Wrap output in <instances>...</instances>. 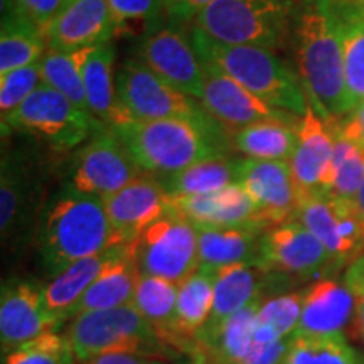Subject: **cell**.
<instances>
[{
  "instance_id": "6da1fadb",
  "label": "cell",
  "mask_w": 364,
  "mask_h": 364,
  "mask_svg": "<svg viewBox=\"0 0 364 364\" xmlns=\"http://www.w3.org/2000/svg\"><path fill=\"white\" fill-rule=\"evenodd\" d=\"M292 34L299 80L309 103L326 124L341 120L353 103L332 0H302L294 11Z\"/></svg>"
},
{
  "instance_id": "7a4b0ae2",
  "label": "cell",
  "mask_w": 364,
  "mask_h": 364,
  "mask_svg": "<svg viewBox=\"0 0 364 364\" xmlns=\"http://www.w3.org/2000/svg\"><path fill=\"white\" fill-rule=\"evenodd\" d=\"M112 130L136 166L157 177L177 174L209 159L228 157L233 145L225 127L215 118L125 122Z\"/></svg>"
},
{
  "instance_id": "3957f363",
  "label": "cell",
  "mask_w": 364,
  "mask_h": 364,
  "mask_svg": "<svg viewBox=\"0 0 364 364\" xmlns=\"http://www.w3.org/2000/svg\"><path fill=\"white\" fill-rule=\"evenodd\" d=\"M36 241L43 265L53 277L75 262L115 247L103 199L68 188L41 213Z\"/></svg>"
},
{
  "instance_id": "277c9868",
  "label": "cell",
  "mask_w": 364,
  "mask_h": 364,
  "mask_svg": "<svg viewBox=\"0 0 364 364\" xmlns=\"http://www.w3.org/2000/svg\"><path fill=\"white\" fill-rule=\"evenodd\" d=\"M198 54L216 63L223 71L277 110L302 117L309 107L307 95L297 76L272 49L257 46H226L191 29Z\"/></svg>"
},
{
  "instance_id": "5b68a950",
  "label": "cell",
  "mask_w": 364,
  "mask_h": 364,
  "mask_svg": "<svg viewBox=\"0 0 364 364\" xmlns=\"http://www.w3.org/2000/svg\"><path fill=\"white\" fill-rule=\"evenodd\" d=\"M65 338L80 363L102 354H140L156 359L171 353L132 304L71 317L65 327Z\"/></svg>"
},
{
  "instance_id": "8992f818",
  "label": "cell",
  "mask_w": 364,
  "mask_h": 364,
  "mask_svg": "<svg viewBox=\"0 0 364 364\" xmlns=\"http://www.w3.org/2000/svg\"><path fill=\"white\" fill-rule=\"evenodd\" d=\"M289 0H215L193 21L204 38L226 46L277 49L292 27Z\"/></svg>"
},
{
  "instance_id": "52a82bcc",
  "label": "cell",
  "mask_w": 364,
  "mask_h": 364,
  "mask_svg": "<svg viewBox=\"0 0 364 364\" xmlns=\"http://www.w3.org/2000/svg\"><path fill=\"white\" fill-rule=\"evenodd\" d=\"M102 129L105 125L44 83L16 112L2 118L4 134L16 130L36 136L58 152L80 147Z\"/></svg>"
},
{
  "instance_id": "ba28073f",
  "label": "cell",
  "mask_w": 364,
  "mask_h": 364,
  "mask_svg": "<svg viewBox=\"0 0 364 364\" xmlns=\"http://www.w3.org/2000/svg\"><path fill=\"white\" fill-rule=\"evenodd\" d=\"M115 78L118 103L127 122L213 118L198 100L166 83L136 58L127 59L117 71Z\"/></svg>"
},
{
  "instance_id": "9c48e42d",
  "label": "cell",
  "mask_w": 364,
  "mask_h": 364,
  "mask_svg": "<svg viewBox=\"0 0 364 364\" xmlns=\"http://www.w3.org/2000/svg\"><path fill=\"white\" fill-rule=\"evenodd\" d=\"M134 252L140 273L161 277L177 285L199 270L198 230L174 209L136 238Z\"/></svg>"
},
{
  "instance_id": "30bf717a",
  "label": "cell",
  "mask_w": 364,
  "mask_h": 364,
  "mask_svg": "<svg viewBox=\"0 0 364 364\" xmlns=\"http://www.w3.org/2000/svg\"><path fill=\"white\" fill-rule=\"evenodd\" d=\"M144 171L136 166L130 152L108 127L98 130L73 157L66 188L76 193L107 198Z\"/></svg>"
},
{
  "instance_id": "8fae6325",
  "label": "cell",
  "mask_w": 364,
  "mask_h": 364,
  "mask_svg": "<svg viewBox=\"0 0 364 364\" xmlns=\"http://www.w3.org/2000/svg\"><path fill=\"white\" fill-rule=\"evenodd\" d=\"M258 265L273 277L285 279H314L339 270L324 245L299 221H287L262 233Z\"/></svg>"
},
{
  "instance_id": "7c38bea8",
  "label": "cell",
  "mask_w": 364,
  "mask_h": 364,
  "mask_svg": "<svg viewBox=\"0 0 364 364\" xmlns=\"http://www.w3.org/2000/svg\"><path fill=\"white\" fill-rule=\"evenodd\" d=\"M136 59L166 83L201 102L204 88L201 58L191 36L177 22L159 26L144 36L136 48Z\"/></svg>"
},
{
  "instance_id": "4fadbf2b",
  "label": "cell",
  "mask_w": 364,
  "mask_h": 364,
  "mask_svg": "<svg viewBox=\"0 0 364 364\" xmlns=\"http://www.w3.org/2000/svg\"><path fill=\"white\" fill-rule=\"evenodd\" d=\"M204 88L203 108L226 130H241L265 120H295L290 113L277 110L250 93L238 81L221 70L213 59L201 56Z\"/></svg>"
},
{
  "instance_id": "5bb4252c",
  "label": "cell",
  "mask_w": 364,
  "mask_h": 364,
  "mask_svg": "<svg viewBox=\"0 0 364 364\" xmlns=\"http://www.w3.org/2000/svg\"><path fill=\"white\" fill-rule=\"evenodd\" d=\"M115 245L135 243L147 228L172 209V198L154 174H140L125 188L103 198Z\"/></svg>"
},
{
  "instance_id": "9a60e30c",
  "label": "cell",
  "mask_w": 364,
  "mask_h": 364,
  "mask_svg": "<svg viewBox=\"0 0 364 364\" xmlns=\"http://www.w3.org/2000/svg\"><path fill=\"white\" fill-rule=\"evenodd\" d=\"M297 136L289 164L299 199L316 193L329 194L334 182V134L311 103L300 117Z\"/></svg>"
},
{
  "instance_id": "2e32d148",
  "label": "cell",
  "mask_w": 364,
  "mask_h": 364,
  "mask_svg": "<svg viewBox=\"0 0 364 364\" xmlns=\"http://www.w3.org/2000/svg\"><path fill=\"white\" fill-rule=\"evenodd\" d=\"M238 182L252 198L267 230L294 220L299 194L289 162L245 159L238 164Z\"/></svg>"
},
{
  "instance_id": "e0dca14e",
  "label": "cell",
  "mask_w": 364,
  "mask_h": 364,
  "mask_svg": "<svg viewBox=\"0 0 364 364\" xmlns=\"http://www.w3.org/2000/svg\"><path fill=\"white\" fill-rule=\"evenodd\" d=\"M63 321L48 311L43 287L34 282H12L2 287L0 297V341L4 353L46 332L56 331Z\"/></svg>"
},
{
  "instance_id": "ac0fdd59",
  "label": "cell",
  "mask_w": 364,
  "mask_h": 364,
  "mask_svg": "<svg viewBox=\"0 0 364 364\" xmlns=\"http://www.w3.org/2000/svg\"><path fill=\"white\" fill-rule=\"evenodd\" d=\"M113 36L107 0H66L44 38L48 48L73 53L108 44Z\"/></svg>"
},
{
  "instance_id": "d6986e66",
  "label": "cell",
  "mask_w": 364,
  "mask_h": 364,
  "mask_svg": "<svg viewBox=\"0 0 364 364\" xmlns=\"http://www.w3.org/2000/svg\"><path fill=\"white\" fill-rule=\"evenodd\" d=\"M39 181L21 152H4L0 166V233L2 241L21 238L38 206Z\"/></svg>"
},
{
  "instance_id": "ffe728a7",
  "label": "cell",
  "mask_w": 364,
  "mask_h": 364,
  "mask_svg": "<svg viewBox=\"0 0 364 364\" xmlns=\"http://www.w3.org/2000/svg\"><path fill=\"white\" fill-rule=\"evenodd\" d=\"M302 299V314L297 338H331L344 336L354 317V294L348 285L326 277L307 287Z\"/></svg>"
},
{
  "instance_id": "44dd1931",
  "label": "cell",
  "mask_w": 364,
  "mask_h": 364,
  "mask_svg": "<svg viewBox=\"0 0 364 364\" xmlns=\"http://www.w3.org/2000/svg\"><path fill=\"white\" fill-rule=\"evenodd\" d=\"M172 209L188 218L196 228L262 226L267 230L258 218L257 206L240 182L213 194L172 198Z\"/></svg>"
},
{
  "instance_id": "7402d4cb",
  "label": "cell",
  "mask_w": 364,
  "mask_h": 364,
  "mask_svg": "<svg viewBox=\"0 0 364 364\" xmlns=\"http://www.w3.org/2000/svg\"><path fill=\"white\" fill-rule=\"evenodd\" d=\"M275 279L265 268L255 263H238V265L223 267L215 272V304L208 324L199 332L196 343L206 339L213 332L220 329L223 322L228 321L241 309L255 300L265 299V289Z\"/></svg>"
},
{
  "instance_id": "603a6c76",
  "label": "cell",
  "mask_w": 364,
  "mask_h": 364,
  "mask_svg": "<svg viewBox=\"0 0 364 364\" xmlns=\"http://www.w3.org/2000/svg\"><path fill=\"white\" fill-rule=\"evenodd\" d=\"M139 277L140 268L135 260L134 243L118 245L112 260L105 265L97 280L68 314L66 322L83 312L130 306L134 302Z\"/></svg>"
},
{
  "instance_id": "cb8c5ba5",
  "label": "cell",
  "mask_w": 364,
  "mask_h": 364,
  "mask_svg": "<svg viewBox=\"0 0 364 364\" xmlns=\"http://www.w3.org/2000/svg\"><path fill=\"white\" fill-rule=\"evenodd\" d=\"M199 238V268L215 273L238 263L258 265L260 238L265 228H196Z\"/></svg>"
},
{
  "instance_id": "d4e9b609",
  "label": "cell",
  "mask_w": 364,
  "mask_h": 364,
  "mask_svg": "<svg viewBox=\"0 0 364 364\" xmlns=\"http://www.w3.org/2000/svg\"><path fill=\"white\" fill-rule=\"evenodd\" d=\"M113 61L115 53L112 46L103 44L90 48L83 63V85L90 115L108 129L127 122L118 103Z\"/></svg>"
},
{
  "instance_id": "484cf974",
  "label": "cell",
  "mask_w": 364,
  "mask_h": 364,
  "mask_svg": "<svg viewBox=\"0 0 364 364\" xmlns=\"http://www.w3.org/2000/svg\"><path fill=\"white\" fill-rule=\"evenodd\" d=\"M177 294H179V285L174 282L140 273L132 306L147 318L159 339L167 348L182 351L189 344L176 332Z\"/></svg>"
},
{
  "instance_id": "4316f807",
  "label": "cell",
  "mask_w": 364,
  "mask_h": 364,
  "mask_svg": "<svg viewBox=\"0 0 364 364\" xmlns=\"http://www.w3.org/2000/svg\"><path fill=\"white\" fill-rule=\"evenodd\" d=\"M348 93L353 108L364 102V4L361 0H332Z\"/></svg>"
},
{
  "instance_id": "83f0119b",
  "label": "cell",
  "mask_w": 364,
  "mask_h": 364,
  "mask_svg": "<svg viewBox=\"0 0 364 364\" xmlns=\"http://www.w3.org/2000/svg\"><path fill=\"white\" fill-rule=\"evenodd\" d=\"M117 247L118 245L93 255V257L75 262L63 272H59L58 275H54L51 282L43 287V297L48 311L66 322L68 314L80 302L91 284L97 280L105 265L112 260Z\"/></svg>"
},
{
  "instance_id": "f1b7e54d",
  "label": "cell",
  "mask_w": 364,
  "mask_h": 364,
  "mask_svg": "<svg viewBox=\"0 0 364 364\" xmlns=\"http://www.w3.org/2000/svg\"><path fill=\"white\" fill-rule=\"evenodd\" d=\"M299 120H265L236 130L233 147L250 161L290 162L297 147Z\"/></svg>"
},
{
  "instance_id": "f546056e",
  "label": "cell",
  "mask_w": 364,
  "mask_h": 364,
  "mask_svg": "<svg viewBox=\"0 0 364 364\" xmlns=\"http://www.w3.org/2000/svg\"><path fill=\"white\" fill-rule=\"evenodd\" d=\"M215 304V273L201 270L193 273L179 285L176 307V332L189 344L206 327Z\"/></svg>"
},
{
  "instance_id": "4dcf8cb0",
  "label": "cell",
  "mask_w": 364,
  "mask_h": 364,
  "mask_svg": "<svg viewBox=\"0 0 364 364\" xmlns=\"http://www.w3.org/2000/svg\"><path fill=\"white\" fill-rule=\"evenodd\" d=\"M238 164L230 157L203 161L177 174L159 177L171 198H191L218 193L238 182Z\"/></svg>"
},
{
  "instance_id": "1f68e13d",
  "label": "cell",
  "mask_w": 364,
  "mask_h": 364,
  "mask_svg": "<svg viewBox=\"0 0 364 364\" xmlns=\"http://www.w3.org/2000/svg\"><path fill=\"white\" fill-rule=\"evenodd\" d=\"M48 43L38 27L22 19L16 12L2 16L0 29V75L39 63Z\"/></svg>"
},
{
  "instance_id": "d6a6232c",
  "label": "cell",
  "mask_w": 364,
  "mask_h": 364,
  "mask_svg": "<svg viewBox=\"0 0 364 364\" xmlns=\"http://www.w3.org/2000/svg\"><path fill=\"white\" fill-rule=\"evenodd\" d=\"M88 51L90 48L73 53L48 48L39 59V70L44 85L65 95L75 107L90 115L83 85V63Z\"/></svg>"
},
{
  "instance_id": "836d02e7",
  "label": "cell",
  "mask_w": 364,
  "mask_h": 364,
  "mask_svg": "<svg viewBox=\"0 0 364 364\" xmlns=\"http://www.w3.org/2000/svg\"><path fill=\"white\" fill-rule=\"evenodd\" d=\"M282 364H364L344 336L331 338H297L294 336Z\"/></svg>"
},
{
  "instance_id": "e575fe53",
  "label": "cell",
  "mask_w": 364,
  "mask_h": 364,
  "mask_svg": "<svg viewBox=\"0 0 364 364\" xmlns=\"http://www.w3.org/2000/svg\"><path fill=\"white\" fill-rule=\"evenodd\" d=\"M334 134V182L331 196L356 201L364 184V149Z\"/></svg>"
},
{
  "instance_id": "d590c367",
  "label": "cell",
  "mask_w": 364,
  "mask_h": 364,
  "mask_svg": "<svg viewBox=\"0 0 364 364\" xmlns=\"http://www.w3.org/2000/svg\"><path fill=\"white\" fill-rule=\"evenodd\" d=\"M75 353L65 334L46 332L4 353L2 364H76Z\"/></svg>"
},
{
  "instance_id": "8d00e7d4",
  "label": "cell",
  "mask_w": 364,
  "mask_h": 364,
  "mask_svg": "<svg viewBox=\"0 0 364 364\" xmlns=\"http://www.w3.org/2000/svg\"><path fill=\"white\" fill-rule=\"evenodd\" d=\"M112 24L117 34L142 33L147 36L157 29L162 19V0H107Z\"/></svg>"
},
{
  "instance_id": "74e56055",
  "label": "cell",
  "mask_w": 364,
  "mask_h": 364,
  "mask_svg": "<svg viewBox=\"0 0 364 364\" xmlns=\"http://www.w3.org/2000/svg\"><path fill=\"white\" fill-rule=\"evenodd\" d=\"M304 292H289L263 299L257 322L268 327L282 339L294 338L302 314Z\"/></svg>"
},
{
  "instance_id": "f35d334b",
  "label": "cell",
  "mask_w": 364,
  "mask_h": 364,
  "mask_svg": "<svg viewBox=\"0 0 364 364\" xmlns=\"http://www.w3.org/2000/svg\"><path fill=\"white\" fill-rule=\"evenodd\" d=\"M41 85H43V80H41L39 63L0 75V113H2V118L16 112Z\"/></svg>"
},
{
  "instance_id": "ab89813d",
  "label": "cell",
  "mask_w": 364,
  "mask_h": 364,
  "mask_svg": "<svg viewBox=\"0 0 364 364\" xmlns=\"http://www.w3.org/2000/svg\"><path fill=\"white\" fill-rule=\"evenodd\" d=\"M66 0H12V11L46 34Z\"/></svg>"
},
{
  "instance_id": "60d3db41",
  "label": "cell",
  "mask_w": 364,
  "mask_h": 364,
  "mask_svg": "<svg viewBox=\"0 0 364 364\" xmlns=\"http://www.w3.org/2000/svg\"><path fill=\"white\" fill-rule=\"evenodd\" d=\"M290 343H292V338L272 341V343L253 341L252 351L245 364H282L289 353Z\"/></svg>"
},
{
  "instance_id": "b9f144b4",
  "label": "cell",
  "mask_w": 364,
  "mask_h": 364,
  "mask_svg": "<svg viewBox=\"0 0 364 364\" xmlns=\"http://www.w3.org/2000/svg\"><path fill=\"white\" fill-rule=\"evenodd\" d=\"M327 125L331 127L332 132L343 135L344 139L351 140L353 144L364 149V102L356 105L344 118Z\"/></svg>"
},
{
  "instance_id": "7bdbcfd3",
  "label": "cell",
  "mask_w": 364,
  "mask_h": 364,
  "mask_svg": "<svg viewBox=\"0 0 364 364\" xmlns=\"http://www.w3.org/2000/svg\"><path fill=\"white\" fill-rule=\"evenodd\" d=\"M215 0H162L164 12L172 22L194 21Z\"/></svg>"
},
{
  "instance_id": "ee69618b",
  "label": "cell",
  "mask_w": 364,
  "mask_h": 364,
  "mask_svg": "<svg viewBox=\"0 0 364 364\" xmlns=\"http://www.w3.org/2000/svg\"><path fill=\"white\" fill-rule=\"evenodd\" d=\"M152 361V358L140 356V354H102L80 364H150Z\"/></svg>"
},
{
  "instance_id": "f6af8a7d",
  "label": "cell",
  "mask_w": 364,
  "mask_h": 364,
  "mask_svg": "<svg viewBox=\"0 0 364 364\" xmlns=\"http://www.w3.org/2000/svg\"><path fill=\"white\" fill-rule=\"evenodd\" d=\"M344 284L351 289V292L364 290V255L348 267L344 275Z\"/></svg>"
},
{
  "instance_id": "bcb514c9",
  "label": "cell",
  "mask_w": 364,
  "mask_h": 364,
  "mask_svg": "<svg viewBox=\"0 0 364 364\" xmlns=\"http://www.w3.org/2000/svg\"><path fill=\"white\" fill-rule=\"evenodd\" d=\"M353 294H354V300H356L353 326H354V331L358 332L359 338L364 339V290H356V292Z\"/></svg>"
},
{
  "instance_id": "7dc6e473",
  "label": "cell",
  "mask_w": 364,
  "mask_h": 364,
  "mask_svg": "<svg viewBox=\"0 0 364 364\" xmlns=\"http://www.w3.org/2000/svg\"><path fill=\"white\" fill-rule=\"evenodd\" d=\"M356 201H358V204H359V208H361V211L364 213V184H363L361 191H359V194H358Z\"/></svg>"
},
{
  "instance_id": "c3c4849f",
  "label": "cell",
  "mask_w": 364,
  "mask_h": 364,
  "mask_svg": "<svg viewBox=\"0 0 364 364\" xmlns=\"http://www.w3.org/2000/svg\"><path fill=\"white\" fill-rule=\"evenodd\" d=\"M191 364H203V358L198 356V358L194 359V361H191Z\"/></svg>"
},
{
  "instance_id": "681fc988",
  "label": "cell",
  "mask_w": 364,
  "mask_h": 364,
  "mask_svg": "<svg viewBox=\"0 0 364 364\" xmlns=\"http://www.w3.org/2000/svg\"><path fill=\"white\" fill-rule=\"evenodd\" d=\"M150 364H164V363H161V361H156V359H154V361L150 363Z\"/></svg>"
},
{
  "instance_id": "f907efd6",
  "label": "cell",
  "mask_w": 364,
  "mask_h": 364,
  "mask_svg": "<svg viewBox=\"0 0 364 364\" xmlns=\"http://www.w3.org/2000/svg\"><path fill=\"white\" fill-rule=\"evenodd\" d=\"M361 2H363V4H364V0H361Z\"/></svg>"
}]
</instances>
